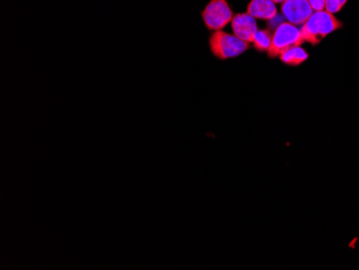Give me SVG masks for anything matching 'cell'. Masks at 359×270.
I'll return each instance as SVG.
<instances>
[{
  "label": "cell",
  "instance_id": "6da1fadb",
  "mask_svg": "<svg viewBox=\"0 0 359 270\" xmlns=\"http://www.w3.org/2000/svg\"><path fill=\"white\" fill-rule=\"evenodd\" d=\"M343 27L342 22L335 15L324 11H314L310 19L302 25V38L312 46H317L325 37Z\"/></svg>",
  "mask_w": 359,
  "mask_h": 270
},
{
  "label": "cell",
  "instance_id": "7a4b0ae2",
  "mask_svg": "<svg viewBox=\"0 0 359 270\" xmlns=\"http://www.w3.org/2000/svg\"><path fill=\"white\" fill-rule=\"evenodd\" d=\"M209 46L212 54L222 60L237 58L250 49V43L223 31H215L211 35Z\"/></svg>",
  "mask_w": 359,
  "mask_h": 270
},
{
  "label": "cell",
  "instance_id": "3957f363",
  "mask_svg": "<svg viewBox=\"0 0 359 270\" xmlns=\"http://www.w3.org/2000/svg\"><path fill=\"white\" fill-rule=\"evenodd\" d=\"M305 42L302 38L301 31L290 22L282 23L276 27L272 35V42L268 50L269 58H276L281 56L284 52L295 47L301 46Z\"/></svg>",
  "mask_w": 359,
  "mask_h": 270
},
{
  "label": "cell",
  "instance_id": "277c9868",
  "mask_svg": "<svg viewBox=\"0 0 359 270\" xmlns=\"http://www.w3.org/2000/svg\"><path fill=\"white\" fill-rule=\"evenodd\" d=\"M209 31H222L233 21V13L227 0H211L201 13Z\"/></svg>",
  "mask_w": 359,
  "mask_h": 270
},
{
  "label": "cell",
  "instance_id": "5b68a950",
  "mask_svg": "<svg viewBox=\"0 0 359 270\" xmlns=\"http://www.w3.org/2000/svg\"><path fill=\"white\" fill-rule=\"evenodd\" d=\"M281 10L284 17L296 26L305 24L314 12L309 0H285Z\"/></svg>",
  "mask_w": 359,
  "mask_h": 270
},
{
  "label": "cell",
  "instance_id": "8992f818",
  "mask_svg": "<svg viewBox=\"0 0 359 270\" xmlns=\"http://www.w3.org/2000/svg\"><path fill=\"white\" fill-rule=\"evenodd\" d=\"M231 27H233L235 36L238 37L245 42L250 43V44L253 43L255 35L258 31L256 19H254L248 12L233 15Z\"/></svg>",
  "mask_w": 359,
  "mask_h": 270
},
{
  "label": "cell",
  "instance_id": "52a82bcc",
  "mask_svg": "<svg viewBox=\"0 0 359 270\" xmlns=\"http://www.w3.org/2000/svg\"><path fill=\"white\" fill-rule=\"evenodd\" d=\"M248 13L254 19L269 21L276 17L278 11L272 0H252L248 6Z\"/></svg>",
  "mask_w": 359,
  "mask_h": 270
},
{
  "label": "cell",
  "instance_id": "ba28073f",
  "mask_svg": "<svg viewBox=\"0 0 359 270\" xmlns=\"http://www.w3.org/2000/svg\"><path fill=\"white\" fill-rule=\"evenodd\" d=\"M280 58L284 64L290 65V66H298V65L303 64L309 58V54L301 47H295V48L290 49L284 52Z\"/></svg>",
  "mask_w": 359,
  "mask_h": 270
},
{
  "label": "cell",
  "instance_id": "9c48e42d",
  "mask_svg": "<svg viewBox=\"0 0 359 270\" xmlns=\"http://www.w3.org/2000/svg\"><path fill=\"white\" fill-rule=\"evenodd\" d=\"M272 33L267 31V29H262V31H257L256 35H255L254 40H253V46H254V48L256 49L257 51H260V52H265V51L268 52L270 46H272Z\"/></svg>",
  "mask_w": 359,
  "mask_h": 270
},
{
  "label": "cell",
  "instance_id": "30bf717a",
  "mask_svg": "<svg viewBox=\"0 0 359 270\" xmlns=\"http://www.w3.org/2000/svg\"><path fill=\"white\" fill-rule=\"evenodd\" d=\"M347 3V0H326L325 10L327 12L335 15V13H338L340 10H342Z\"/></svg>",
  "mask_w": 359,
  "mask_h": 270
},
{
  "label": "cell",
  "instance_id": "8fae6325",
  "mask_svg": "<svg viewBox=\"0 0 359 270\" xmlns=\"http://www.w3.org/2000/svg\"><path fill=\"white\" fill-rule=\"evenodd\" d=\"M313 11H324L326 6V0H309Z\"/></svg>",
  "mask_w": 359,
  "mask_h": 270
},
{
  "label": "cell",
  "instance_id": "7c38bea8",
  "mask_svg": "<svg viewBox=\"0 0 359 270\" xmlns=\"http://www.w3.org/2000/svg\"><path fill=\"white\" fill-rule=\"evenodd\" d=\"M274 3H283L285 0H272Z\"/></svg>",
  "mask_w": 359,
  "mask_h": 270
}]
</instances>
